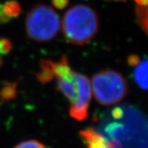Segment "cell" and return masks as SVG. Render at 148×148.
I'll return each mask as SVG.
<instances>
[{
	"label": "cell",
	"instance_id": "2e32d148",
	"mask_svg": "<svg viewBox=\"0 0 148 148\" xmlns=\"http://www.w3.org/2000/svg\"><path fill=\"white\" fill-rule=\"evenodd\" d=\"M2 58H1V57H0V67H1V66H2Z\"/></svg>",
	"mask_w": 148,
	"mask_h": 148
},
{
	"label": "cell",
	"instance_id": "30bf717a",
	"mask_svg": "<svg viewBox=\"0 0 148 148\" xmlns=\"http://www.w3.org/2000/svg\"><path fill=\"white\" fill-rule=\"evenodd\" d=\"M137 21L148 36V5L146 6H136Z\"/></svg>",
	"mask_w": 148,
	"mask_h": 148
},
{
	"label": "cell",
	"instance_id": "3957f363",
	"mask_svg": "<svg viewBox=\"0 0 148 148\" xmlns=\"http://www.w3.org/2000/svg\"><path fill=\"white\" fill-rule=\"evenodd\" d=\"M94 97L100 104L114 105L122 101L129 91V85L121 73L103 70L96 73L91 82Z\"/></svg>",
	"mask_w": 148,
	"mask_h": 148
},
{
	"label": "cell",
	"instance_id": "5b68a950",
	"mask_svg": "<svg viewBox=\"0 0 148 148\" xmlns=\"http://www.w3.org/2000/svg\"><path fill=\"white\" fill-rule=\"evenodd\" d=\"M128 64L133 68V78L140 88L148 91V58H140L131 55L127 58Z\"/></svg>",
	"mask_w": 148,
	"mask_h": 148
},
{
	"label": "cell",
	"instance_id": "7a4b0ae2",
	"mask_svg": "<svg viewBox=\"0 0 148 148\" xmlns=\"http://www.w3.org/2000/svg\"><path fill=\"white\" fill-rule=\"evenodd\" d=\"M57 89L70 102V116L77 121L88 117L92 97L91 82L86 75L75 72L70 80L56 79Z\"/></svg>",
	"mask_w": 148,
	"mask_h": 148
},
{
	"label": "cell",
	"instance_id": "4fadbf2b",
	"mask_svg": "<svg viewBox=\"0 0 148 148\" xmlns=\"http://www.w3.org/2000/svg\"><path fill=\"white\" fill-rule=\"evenodd\" d=\"M51 3L58 9H64L68 5L69 0H51Z\"/></svg>",
	"mask_w": 148,
	"mask_h": 148
},
{
	"label": "cell",
	"instance_id": "9c48e42d",
	"mask_svg": "<svg viewBox=\"0 0 148 148\" xmlns=\"http://www.w3.org/2000/svg\"><path fill=\"white\" fill-rule=\"evenodd\" d=\"M2 9L5 14L11 19L18 18L21 13V6L19 2L15 0L7 1L5 4L2 5Z\"/></svg>",
	"mask_w": 148,
	"mask_h": 148
},
{
	"label": "cell",
	"instance_id": "8fae6325",
	"mask_svg": "<svg viewBox=\"0 0 148 148\" xmlns=\"http://www.w3.org/2000/svg\"><path fill=\"white\" fill-rule=\"evenodd\" d=\"M12 43L9 39L5 37L0 38V55H8L12 51Z\"/></svg>",
	"mask_w": 148,
	"mask_h": 148
},
{
	"label": "cell",
	"instance_id": "ba28073f",
	"mask_svg": "<svg viewBox=\"0 0 148 148\" xmlns=\"http://www.w3.org/2000/svg\"><path fill=\"white\" fill-rule=\"evenodd\" d=\"M17 82H5L0 88V101L8 102L14 99L17 96Z\"/></svg>",
	"mask_w": 148,
	"mask_h": 148
},
{
	"label": "cell",
	"instance_id": "8992f818",
	"mask_svg": "<svg viewBox=\"0 0 148 148\" xmlns=\"http://www.w3.org/2000/svg\"><path fill=\"white\" fill-rule=\"evenodd\" d=\"M79 135L86 148H116L115 144L89 127L80 131Z\"/></svg>",
	"mask_w": 148,
	"mask_h": 148
},
{
	"label": "cell",
	"instance_id": "6da1fadb",
	"mask_svg": "<svg viewBox=\"0 0 148 148\" xmlns=\"http://www.w3.org/2000/svg\"><path fill=\"white\" fill-rule=\"evenodd\" d=\"M99 18L93 8L86 5H76L63 17L62 31L68 42L83 45L95 36L99 29Z\"/></svg>",
	"mask_w": 148,
	"mask_h": 148
},
{
	"label": "cell",
	"instance_id": "277c9868",
	"mask_svg": "<svg viewBox=\"0 0 148 148\" xmlns=\"http://www.w3.org/2000/svg\"><path fill=\"white\" fill-rule=\"evenodd\" d=\"M60 18L49 5H36L27 14L25 29L29 39L38 42L52 40L60 30Z\"/></svg>",
	"mask_w": 148,
	"mask_h": 148
},
{
	"label": "cell",
	"instance_id": "5bb4252c",
	"mask_svg": "<svg viewBox=\"0 0 148 148\" xmlns=\"http://www.w3.org/2000/svg\"><path fill=\"white\" fill-rule=\"evenodd\" d=\"M124 113H125V112H124L123 108H121V107H116L112 111V116L116 119H122L124 116Z\"/></svg>",
	"mask_w": 148,
	"mask_h": 148
},
{
	"label": "cell",
	"instance_id": "7c38bea8",
	"mask_svg": "<svg viewBox=\"0 0 148 148\" xmlns=\"http://www.w3.org/2000/svg\"><path fill=\"white\" fill-rule=\"evenodd\" d=\"M14 148H46V147L38 140H28L21 142Z\"/></svg>",
	"mask_w": 148,
	"mask_h": 148
},
{
	"label": "cell",
	"instance_id": "9a60e30c",
	"mask_svg": "<svg viewBox=\"0 0 148 148\" xmlns=\"http://www.w3.org/2000/svg\"><path fill=\"white\" fill-rule=\"evenodd\" d=\"M10 21H11V18H8V16L5 14L4 11L2 9V5L0 4V23L4 24L9 22Z\"/></svg>",
	"mask_w": 148,
	"mask_h": 148
},
{
	"label": "cell",
	"instance_id": "e0dca14e",
	"mask_svg": "<svg viewBox=\"0 0 148 148\" xmlns=\"http://www.w3.org/2000/svg\"><path fill=\"white\" fill-rule=\"evenodd\" d=\"M111 1H117V2H119V1H125V0H111Z\"/></svg>",
	"mask_w": 148,
	"mask_h": 148
},
{
	"label": "cell",
	"instance_id": "52a82bcc",
	"mask_svg": "<svg viewBox=\"0 0 148 148\" xmlns=\"http://www.w3.org/2000/svg\"><path fill=\"white\" fill-rule=\"evenodd\" d=\"M36 78L42 84L48 83L55 79L51 67V60H42L40 62V70L36 73Z\"/></svg>",
	"mask_w": 148,
	"mask_h": 148
}]
</instances>
